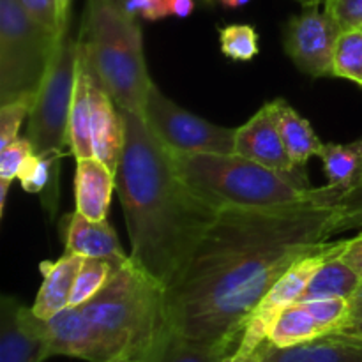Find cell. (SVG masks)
<instances>
[{
	"label": "cell",
	"mask_w": 362,
	"mask_h": 362,
	"mask_svg": "<svg viewBox=\"0 0 362 362\" xmlns=\"http://www.w3.org/2000/svg\"><path fill=\"white\" fill-rule=\"evenodd\" d=\"M336 207L225 209L166 286L168 331L198 343H240L262 297L299 258L334 235Z\"/></svg>",
	"instance_id": "cell-1"
},
{
	"label": "cell",
	"mask_w": 362,
	"mask_h": 362,
	"mask_svg": "<svg viewBox=\"0 0 362 362\" xmlns=\"http://www.w3.org/2000/svg\"><path fill=\"white\" fill-rule=\"evenodd\" d=\"M126 144L117 168V194L131 243V260L168 286L187 264L221 211L182 180L144 115L122 110Z\"/></svg>",
	"instance_id": "cell-2"
},
{
	"label": "cell",
	"mask_w": 362,
	"mask_h": 362,
	"mask_svg": "<svg viewBox=\"0 0 362 362\" xmlns=\"http://www.w3.org/2000/svg\"><path fill=\"white\" fill-rule=\"evenodd\" d=\"M172 158L184 182L219 211L281 209L304 204L336 207L345 194L329 184L324 187L311 186L306 168L278 172L237 152L172 154Z\"/></svg>",
	"instance_id": "cell-3"
},
{
	"label": "cell",
	"mask_w": 362,
	"mask_h": 362,
	"mask_svg": "<svg viewBox=\"0 0 362 362\" xmlns=\"http://www.w3.org/2000/svg\"><path fill=\"white\" fill-rule=\"evenodd\" d=\"M81 310L95 336L101 362L120 356L148 362L168 334L166 286L131 257Z\"/></svg>",
	"instance_id": "cell-4"
},
{
	"label": "cell",
	"mask_w": 362,
	"mask_h": 362,
	"mask_svg": "<svg viewBox=\"0 0 362 362\" xmlns=\"http://www.w3.org/2000/svg\"><path fill=\"white\" fill-rule=\"evenodd\" d=\"M78 35L92 71L119 108L144 112L154 81L145 62L138 18L127 16L112 0H87Z\"/></svg>",
	"instance_id": "cell-5"
},
{
	"label": "cell",
	"mask_w": 362,
	"mask_h": 362,
	"mask_svg": "<svg viewBox=\"0 0 362 362\" xmlns=\"http://www.w3.org/2000/svg\"><path fill=\"white\" fill-rule=\"evenodd\" d=\"M59 35L35 21L20 0H0V105L35 99Z\"/></svg>",
	"instance_id": "cell-6"
},
{
	"label": "cell",
	"mask_w": 362,
	"mask_h": 362,
	"mask_svg": "<svg viewBox=\"0 0 362 362\" xmlns=\"http://www.w3.org/2000/svg\"><path fill=\"white\" fill-rule=\"evenodd\" d=\"M78 52L80 39L67 27L59 34L55 55L28 115L27 138L34 145L35 154L62 158L66 148L69 151L67 127L76 83Z\"/></svg>",
	"instance_id": "cell-7"
},
{
	"label": "cell",
	"mask_w": 362,
	"mask_h": 362,
	"mask_svg": "<svg viewBox=\"0 0 362 362\" xmlns=\"http://www.w3.org/2000/svg\"><path fill=\"white\" fill-rule=\"evenodd\" d=\"M141 115L156 140L172 154L235 152L237 127L218 126L187 112L156 83L148 90Z\"/></svg>",
	"instance_id": "cell-8"
},
{
	"label": "cell",
	"mask_w": 362,
	"mask_h": 362,
	"mask_svg": "<svg viewBox=\"0 0 362 362\" xmlns=\"http://www.w3.org/2000/svg\"><path fill=\"white\" fill-rule=\"evenodd\" d=\"M343 244H345V240H327L324 246L299 258L271 286V290L262 297V300L257 304L253 313L247 318L246 327L243 331V338H240L235 354H239V356H251V354L258 352V349L269 339V334H271L279 315L285 310H288L290 306H293V304L300 303L304 290H306L308 283L313 278L317 269L329 257L338 253L343 247Z\"/></svg>",
	"instance_id": "cell-9"
},
{
	"label": "cell",
	"mask_w": 362,
	"mask_h": 362,
	"mask_svg": "<svg viewBox=\"0 0 362 362\" xmlns=\"http://www.w3.org/2000/svg\"><path fill=\"white\" fill-rule=\"evenodd\" d=\"M343 27L322 4L303 6L283 30V48L300 73L313 78L334 76V49Z\"/></svg>",
	"instance_id": "cell-10"
},
{
	"label": "cell",
	"mask_w": 362,
	"mask_h": 362,
	"mask_svg": "<svg viewBox=\"0 0 362 362\" xmlns=\"http://www.w3.org/2000/svg\"><path fill=\"white\" fill-rule=\"evenodd\" d=\"M349 317V299L300 300L279 315L267 343L276 349L304 345L339 331Z\"/></svg>",
	"instance_id": "cell-11"
},
{
	"label": "cell",
	"mask_w": 362,
	"mask_h": 362,
	"mask_svg": "<svg viewBox=\"0 0 362 362\" xmlns=\"http://www.w3.org/2000/svg\"><path fill=\"white\" fill-rule=\"evenodd\" d=\"M46 320L13 296L0 303V362H45L49 359Z\"/></svg>",
	"instance_id": "cell-12"
},
{
	"label": "cell",
	"mask_w": 362,
	"mask_h": 362,
	"mask_svg": "<svg viewBox=\"0 0 362 362\" xmlns=\"http://www.w3.org/2000/svg\"><path fill=\"white\" fill-rule=\"evenodd\" d=\"M81 42V41H80ZM83 48V46H81ZM87 59V55H85ZM88 69V98H90V134L94 158L105 163L117 173L124 144H126V122L122 110L119 108L105 85L99 81L87 60Z\"/></svg>",
	"instance_id": "cell-13"
},
{
	"label": "cell",
	"mask_w": 362,
	"mask_h": 362,
	"mask_svg": "<svg viewBox=\"0 0 362 362\" xmlns=\"http://www.w3.org/2000/svg\"><path fill=\"white\" fill-rule=\"evenodd\" d=\"M235 152L278 172H296L303 168L296 166L290 158L269 103H265L246 124L237 127Z\"/></svg>",
	"instance_id": "cell-14"
},
{
	"label": "cell",
	"mask_w": 362,
	"mask_h": 362,
	"mask_svg": "<svg viewBox=\"0 0 362 362\" xmlns=\"http://www.w3.org/2000/svg\"><path fill=\"white\" fill-rule=\"evenodd\" d=\"M62 237L67 253L80 255L83 258H101L115 265H122L129 260L120 244L119 235L106 219L95 221L74 211L64 218Z\"/></svg>",
	"instance_id": "cell-15"
},
{
	"label": "cell",
	"mask_w": 362,
	"mask_h": 362,
	"mask_svg": "<svg viewBox=\"0 0 362 362\" xmlns=\"http://www.w3.org/2000/svg\"><path fill=\"white\" fill-rule=\"evenodd\" d=\"M258 354L262 362H362V338L331 332L290 349H276L265 341Z\"/></svg>",
	"instance_id": "cell-16"
},
{
	"label": "cell",
	"mask_w": 362,
	"mask_h": 362,
	"mask_svg": "<svg viewBox=\"0 0 362 362\" xmlns=\"http://www.w3.org/2000/svg\"><path fill=\"white\" fill-rule=\"evenodd\" d=\"M117 191V177L110 166L98 158L76 159L74 173V200L76 211L88 219H106L112 205V194Z\"/></svg>",
	"instance_id": "cell-17"
},
{
	"label": "cell",
	"mask_w": 362,
	"mask_h": 362,
	"mask_svg": "<svg viewBox=\"0 0 362 362\" xmlns=\"http://www.w3.org/2000/svg\"><path fill=\"white\" fill-rule=\"evenodd\" d=\"M49 354L101 362L99 346L81 306H69L46 320Z\"/></svg>",
	"instance_id": "cell-18"
},
{
	"label": "cell",
	"mask_w": 362,
	"mask_h": 362,
	"mask_svg": "<svg viewBox=\"0 0 362 362\" xmlns=\"http://www.w3.org/2000/svg\"><path fill=\"white\" fill-rule=\"evenodd\" d=\"M81 262H83V257L66 251L59 260H46L39 264L42 283L32 306V311L39 318L48 320L69 308L71 293H73Z\"/></svg>",
	"instance_id": "cell-19"
},
{
	"label": "cell",
	"mask_w": 362,
	"mask_h": 362,
	"mask_svg": "<svg viewBox=\"0 0 362 362\" xmlns=\"http://www.w3.org/2000/svg\"><path fill=\"white\" fill-rule=\"evenodd\" d=\"M274 119L278 122L279 133H281L283 141H285L286 148L290 152V158L296 163V166H303L306 168L308 161L315 156L320 158L322 151H324V141L320 140L317 133H315L313 126L310 120L304 119L293 106H290L288 101L283 98L272 99L269 101Z\"/></svg>",
	"instance_id": "cell-20"
},
{
	"label": "cell",
	"mask_w": 362,
	"mask_h": 362,
	"mask_svg": "<svg viewBox=\"0 0 362 362\" xmlns=\"http://www.w3.org/2000/svg\"><path fill=\"white\" fill-rule=\"evenodd\" d=\"M80 39V35H78ZM67 144L69 154L74 159L92 158V134H90V98H88V69L85 52L81 48L78 52V69L76 83H74L73 103L69 112V127H67Z\"/></svg>",
	"instance_id": "cell-21"
},
{
	"label": "cell",
	"mask_w": 362,
	"mask_h": 362,
	"mask_svg": "<svg viewBox=\"0 0 362 362\" xmlns=\"http://www.w3.org/2000/svg\"><path fill=\"white\" fill-rule=\"evenodd\" d=\"M346 240V239H345ZM345 246V244H343ZM341 250L329 257L313 278L308 283L306 290L300 300H318V299H349L359 292L362 281L359 276L341 260Z\"/></svg>",
	"instance_id": "cell-22"
},
{
	"label": "cell",
	"mask_w": 362,
	"mask_h": 362,
	"mask_svg": "<svg viewBox=\"0 0 362 362\" xmlns=\"http://www.w3.org/2000/svg\"><path fill=\"white\" fill-rule=\"evenodd\" d=\"M60 156L32 154L21 168L18 180L30 194H39L49 218L55 216L59 205V166Z\"/></svg>",
	"instance_id": "cell-23"
},
{
	"label": "cell",
	"mask_w": 362,
	"mask_h": 362,
	"mask_svg": "<svg viewBox=\"0 0 362 362\" xmlns=\"http://www.w3.org/2000/svg\"><path fill=\"white\" fill-rule=\"evenodd\" d=\"M320 159L329 186L346 193L362 179V136L350 144H325Z\"/></svg>",
	"instance_id": "cell-24"
},
{
	"label": "cell",
	"mask_w": 362,
	"mask_h": 362,
	"mask_svg": "<svg viewBox=\"0 0 362 362\" xmlns=\"http://www.w3.org/2000/svg\"><path fill=\"white\" fill-rule=\"evenodd\" d=\"M239 346L237 341L198 343L168 331L165 341L148 362H223Z\"/></svg>",
	"instance_id": "cell-25"
},
{
	"label": "cell",
	"mask_w": 362,
	"mask_h": 362,
	"mask_svg": "<svg viewBox=\"0 0 362 362\" xmlns=\"http://www.w3.org/2000/svg\"><path fill=\"white\" fill-rule=\"evenodd\" d=\"M119 265L101 258H83L71 293L69 306H83L110 283Z\"/></svg>",
	"instance_id": "cell-26"
},
{
	"label": "cell",
	"mask_w": 362,
	"mask_h": 362,
	"mask_svg": "<svg viewBox=\"0 0 362 362\" xmlns=\"http://www.w3.org/2000/svg\"><path fill=\"white\" fill-rule=\"evenodd\" d=\"M334 78L362 87V28L343 30L334 49Z\"/></svg>",
	"instance_id": "cell-27"
},
{
	"label": "cell",
	"mask_w": 362,
	"mask_h": 362,
	"mask_svg": "<svg viewBox=\"0 0 362 362\" xmlns=\"http://www.w3.org/2000/svg\"><path fill=\"white\" fill-rule=\"evenodd\" d=\"M219 46L221 53L235 62L253 60L260 52L258 34L251 25L233 23L219 28Z\"/></svg>",
	"instance_id": "cell-28"
},
{
	"label": "cell",
	"mask_w": 362,
	"mask_h": 362,
	"mask_svg": "<svg viewBox=\"0 0 362 362\" xmlns=\"http://www.w3.org/2000/svg\"><path fill=\"white\" fill-rule=\"evenodd\" d=\"M35 99L25 98L0 105V148L7 147L18 138L23 120L30 115Z\"/></svg>",
	"instance_id": "cell-29"
},
{
	"label": "cell",
	"mask_w": 362,
	"mask_h": 362,
	"mask_svg": "<svg viewBox=\"0 0 362 362\" xmlns=\"http://www.w3.org/2000/svg\"><path fill=\"white\" fill-rule=\"evenodd\" d=\"M32 154H35L34 145L27 136L16 138L13 144L0 148V182L13 184Z\"/></svg>",
	"instance_id": "cell-30"
},
{
	"label": "cell",
	"mask_w": 362,
	"mask_h": 362,
	"mask_svg": "<svg viewBox=\"0 0 362 362\" xmlns=\"http://www.w3.org/2000/svg\"><path fill=\"white\" fill-rule=\"evenodd\" d=\"M357 228H362V179L336 205L334 235Z\"/></svg>",
	"instance_id": "cell-31"
},
{
	"label": "cell",
	"mask_w": 362,
	"mask_h": 362,
	"mask_svg": "<svg viewBox=\"0 0 362 362\" xmlns=\"http://www.w3.org/2000/svg\"><path fill=\"white\" fill-rule=\"evenodd\" d=\"M120 11L133 18H144L148 21H158L170 16L166 0H112Z\"/></svg>",
	"instance_id": "cell-32"
},
{
	"label": "cell",
	"mask_w": 362,
	"mask_h": 362,
	"mask_svg": "<svg viewBox=\"0 0 362 362\" xmlns=\"http://www.w3.org/2000/svg\"><path fill=\"white\" fill-rule=\"evenodd\" d=\"M324 6L334 14L343 30L362 28V0H329Z\"/></svg>",
	"instance_id": "cell-33"
},
{
	"label": "cell",
	"mask_w": 362,
	"mask_h": 362,
	"mask_svg": "<svg viewBox=\"0 0 362 362\" xmlns=\"http://www.w3.org/2000/svg\"><path fill=\"white\" fill-rule=\"evenodd\" d=\"M27 13L35 21L59 35V20H57V4L55 0H20Z\"/></svg>",
	"instance_id": "cell-34"
},
{
	"label": "cell",
	"mask_w": 362,
	"mask_h": 362,
	"mask_svg": "<svg viewBox=\"0 0 362 362\" xmlns=\"http://www.w3.org/2000/svg\"><path fill=\"white\" fill-rule=\"evenodd\" d=\"M341 260L356 272L362 281V233L354 237V239H346L345 246L341 251Z\"/></svg>",
	"instance_id": "cell-35"
},
{
	"label": "cell",
	"mask_w": 362,
	"mask_h": 362,
	"mask_svg": "<svg viewBox=\"0 0 362 362\" xmlns=\"http://www.w3.org/2000/svg\"><path fill=\"white\" fill-rule=\"evenodd\" d=\"M170 16L187 18L194 11V0H166Z\"/></svg>",
	"instance_id": "cell-36"
},
{
	"label": "cell",
	"mask_w": 362,
	"mask_h": 362,
	"mask_svg": "<svg viewBox=\"0 0 362 362\" xmlns=\"http://www.w3.org/2000/svg\"><path fill=\"white\" fill-rule=\"evenodd\" d=\"M71 2L73 0H55L57 4V20H59V34L66 30L71 25Z\"/></svg>",
	"instance_id": "cell-37"
},
{
	"label": "cell",
	"mask_w": 362,
	"mask_h": 362,
	"mask_svg": "<svg viewBox=\"0 0 362 362\" xmlns=\"http://www.w3.org/2000/svg\"><path fill=\"white\" fill-rule=\"evenodd\" d=\"M359 318H362V286L359 288V292L352 297V300H350V317L346 324H350L354 320H359Z\"/></svg>",
	"instance_id": "cell-38"
},
{
	"label": "cell",
	"mask_w": 362,
	"mask_h": 362,
	"mask_svg": "<svg viewBox=\"0 0 362 362\" xmlns=\"http://www.w3.org/2000/svg\"><path fill=\"white\" fill-rule=\"evenodd\" d=\"M336 332H345V334H352V336H359V338H362V318H359V320H354L350 322V324L343 325L339 331Z\"/></svg>",
	"instance_id": "cell-39"
},
{
	"label": "cell",
	"mask_w": 362,
	"mask_h": 362,
	"mask_svg": "<svg viewBox=\"0 0 362 362\" xmlns=\"http://www.w3.org/2000/svg\"><path fill=\"white\" fill-rule=\"evenodd\" d=\"M223 362H262V359H260V354L258 352L251 354V356H239V354L233 352V354H230V356L226 357Z\"/></svg>",
	"instance_id": "cell-40"
},
{
	"label": "cell",
	"mask_w": 362,
	"mask_h": 362,
	"mask_svg": "<svg viewBox=\"0 0 362 362\" xmlns=\"http://www.w3.org/2000/svg\"><path fill=\"white\" fill-rule=\"evenodd\" d=\"M9 187L11 182H0V216H4V212H6V202L7 194H9Z\"/></svg>",
	"instance_id": "cell-41"
},
{
	"label": "cell",
	"mask_w": 362,
	"mask_h": 362,
	"mask_svg": "<svg viewBox=\"0 0 362 362\" xmlns=\"http://www.w3.org/2000/svg\"><path fill=\"white\" fill-rule=\"evenodd\" d=\"M108 362H147L144 359H136V357H129V356H120V357H113Z\"/></svg>",
	"instance_id": "cell-42"
},
{
	"label": "cell",
	"mask_w": 362,
	"mask_h": 362,
	"mask_svg": "<svg viewBox=\"0 0 362 362\" xmlns=\"http://www.w3.org/2000/svg\"><path fill=\"white\" fill-rule=\"evenodd\" d=\"M296 2H299L300 6H313V4H322V6H324L329 0H296Z\"/></svg>",
	"instance_id": "cell-43"
},
{
	"label": "cell",
	"mask_w": 362,
	"mask_h": 362,
	"mask_svg": "<svg viewBox=\"0 0 362 362\" xmlns=\"http://www.w3.org/2000/svg\"><path fill=\"white\" fill-rule=\"evenodd\" d=\"M221 2L225 7H230V9H235V0H218Z\"/></svg>",
	"instance_id": "cell-44"
},
{
	"label": "cell",
	"mask_w": 362,
	"mask_h": 362,
	"mask_svg": "<svg viewBox=\"0 0 362 362\" xmlns=\"http://www.w3.org/2000/svg\"><path fill=\"white\" fill-rule=\"evenodd\" d=\"M246 4H250V0H235V7H243Z\"/></svg>",
	"instance_id": "cell-45"
},
{
	"label": "cell",
	"mask_w": 362,
	"mask_h": 362,
	"mask_svg": "<svg viewBox=\"0 0 362 362\" xmlns=\"http://www.w3.org/2000/svg\"><path fill=\"white\" fill-rule=\"evenodd\" d=\"M200 2H204L205 6H216V4H218V0H200Z\"/></svg>",
	"instance_id": "cell-46"
}]
</instances>
